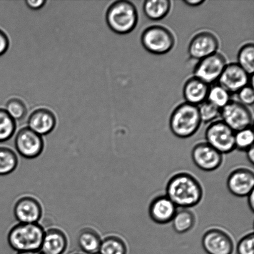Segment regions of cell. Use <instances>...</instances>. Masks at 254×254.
<instances>
[{"label":"cell","mask_w":254,"mask_h":254,"mask_svg":"<svg viewBox=\"0 0 254 254\" xmlns=\"http://www.w3.org/2000/svg\"><path fill=\"white\" fill-rule=\"evenodd\" d=\"M166 196L178 208H190L197 205L203 197V189L195 177L179 173L169 179Z\"/></svg>","instance_id":"1"},{"label":"cell","mask_w":254,"mask_h":254,"mask_svg":"<svg viewBox=\"0 0 254 254\" xmlns=\"http://www.w3.org/2000/svg\"><path fill=\"white\" fill-rule=\"evenodd\" d=\"M44 233V228L39 223H18L10 229L7 241L17 253L39 251Z\"/></svg>","instance_id":"2"},{"label":"cell","mask_w":254,"mask_h":254,"mask_svg":"<svg viewBox=\"0 0 254 254\" xmlns=\"http://www.w3.org/2000/svg\"><path fill=\"white\" fill-rule=\"evenodd\" d=\"M106 21L112 31L117 34L130 33L138 21L135 5L126 0L113 2L107 11Z\"/></svg>","instance_id":"3"},{"label":"cell","mask_w":254,"mask_h":254,"mask_svg":"<svg viewBox=\"0 0 254 254\" xmlns=\"http://www.w3.org/2000/svg\"><path fill=\"white\" fill-rule=\"evenodd\" d=\"M201 122L198 106L184 103L174 109L169 119V127L174 135L188 138L198 131Z\"/></svg>","instance_id":"4"},{"label":"cell","mask_w":254,"mask_h":254,"mask_svg":"<svg viewBox=\"0 0 254 254\" xmlns=\"http://www.w3.org/2000/svg\"><path fill=\"white\" fill-rule=\"evenodd\" d=\"M142 46L154 55H164L170 52L176 44L173 32L167 27L155 25L147 27L141 36Z\"/></svg>","instance_id":"5"},{"label":"cell","mask_w":254,"mask_h":254,"mask_svg":"<svg viewBox=\"0 0 254 254\" xmlns=\"http://www.w3.org/2000/svg\"><path fill=\"white\" fill-rule=\"evenodd\" d=\"M235 132L222 121L213 122L205 132L206 143L222 154L235 149Z\"/></svg>","instance_id":"6"},{"label":"cell","mask_w":254,"mask_h":254,"mask_svg":"<svg viewBox=\"0 0 254 254\" xmlns=\"http://www.w3.org/2000/svg\"><path fill=\"white\" fill-rule=\"evenodd\" d=\"M220 116L224 123L235 132L251 128L253 123L252 112L239 101H230L221 109Z\"/></svg>","instance_id":"7"},{"label":"cell","mask_w":254,"mask_h":254,"mask_svg":"<svg viewBox=\"0 0 254 254\" xmlns=\"http://www.w3.org/2000/svg\"><path fill=\"white\" fill-rule=\"evenodd\" d=\"M226 64L225 57L216 52L198 61L194 68V76L209 85L220 78Z\"/></svg>","instance_id":"8"},{"label":"cell","mask_w":254,"mask_h":254,"mask_svg":"<svg viewBox=\"0 0 254 254\" xmlns=\"http://www.w3.org/2000/svg\"><path fill=\"white\" fill-rule=\"evenodd\" d=\"M17 153L23 158L35 159L42 153L44 149V141L42 136L35 133L28 127L17 132L14 141Z\"/></svg>","instance_id":"9"},{"label":"cell","mask_w":254,"mask_h":254,"mask_svg":"<svg viewBox=\"0 0 254 254\" xmlns=\"http://www.w3.org/2000/svg\"><path fill=\"white\" fill-rule=\"evenodd\" d=\"M13 212L19 223H39L43 215L41 201L34 196L24 195L17 199Z\"/></svg>","instance_id":"10"},{"label":"cell","mask_w":254,"mask_h":254,"mask_svg":"<svg viewBox=\"0 0 254 254\" xmlns=\"http://www.w3.org/2000/svg\"><path fill=\"white\" fill-rule=\"evenodd\" d=\"M204 251L208 254H232V238L220 228H211L204 234L201 240Z\"/></svg>","instance_id":"11"},{"label":"cell","mask_w":254,"mask_h":254,"mask_svg":"<svg viewBox=\"0 0 254 254\" xmlns=\"http://www.w3.org/2000/svg\"><path fill=\"white\" fill-rule=\"evenodd\" d=\"M220 42L212 32L201 31L193 37L189 45V56L194 60H200L218 52Z\"/></svg>","instance_id":"12"},{"label":"cell","mask_w":254,"mask_h":254,"mask_svg":"<svg viewBox=\"0 0 254 254\" xmlns=\"http://www.w3.org/2000/svg\"><path fill=\"white\" fill-rule=\"evenodd\" d=\"M191 159L198 169L210 172L220 168L223 162V154L206 142H202L193 147Z\"/></svg>","instance_id":"13"},{"label":"cell","mask_w":254,"mask_h":254,"mask_svg":"<svg viewBox=\"0 0 254 254\" xmlns=\"http://www.w3.org/2000/svg\"><path fill=\"white\" fill-rule=\"evenodd\" d=\"M254 174L248 168H240L231 172L227 180V188L233 195L244 197L254 190Z\"/></svg>","instance_id":"14"},{"label":"cell","mask_w":254,"mask_h":254,"mask_svg":"<svg viewBox=\"0 0 254 254\" xmlns=\"http://www.w3.org/2000/svg\"><path fill=\"white\" fill-rule=\"evenodd\" d=\"M218 80L220 85L229 93H238L244 87L248 85L250 75L238 64L233 63L226 64Z\"/></svg>","instance_id":"15"},{"label":"cell","mask_w":254,"mask_h":254,"mask_svg":"<svg viewBox=\"0 0 254 254\" xmlns=\"http://www.w3.org/2000/svg\"><path fill=\"white\" fill-rule=\"evenodd\" d=\"M178 208L166 195L158 196L149 205V217L154 223L165 225L171 222Z\"/></svg>","instance_id":"16"},{"label":"cell","mask_w":254,"mask_h":254,"mask_svg":"<svg viewBox=\"0 0 254 254\" xmlns=\"http://www.w3.org/2000/svg\"><path fill=\"white\" fill-rule=\"evenodd\" d=\"M68 240L61 229L51 228L45 230L40 253L42 254H64L68 248Z\"/></svg>","instance_id":"17"},{"label":"cell","mask_w":254,"mask_h":254,"mask_svg":"<svg viewBox=\"0 0 254 254\" xmlns=\"http://www.w3.org/2000/svg\"><path fill=\"white\" fill-rule=\"evenodd\" d=\"M56 126V116L47 109L34 111L28 120V128L42 136L51 133Z\"/></svg>","instance_id":"18"},{"label":"cell","mask_w":254,"mask_h":254,"mask_svg":"<svg viewBox=\"0 0 254 254\" xmlns=\"http://www.w3.org/2000/svg\"><path fill=\"white\" fill-rule=\"evenodd\" d=\"M208 84L193 76L187 80L183 88L186 103L198 106L207 99Z\"/></svg>","instance_id":"19"},{"label":"cell","mask_w":254,"mask_h":254,"mask_svg":"<svg viewBox=\"0 0 254 254\" xmlns=\"http://www.w3.org/2000/svg\"><path fill=\"white\" fill-rule=\"evenodd\" d=\"M77 241L79 248L84 253L94 254L99 253L102 238L96 230L87 227L79 231Z\"/></svg>","instance_id":"20"},{"label":"cell","mask_w":254,"mask_h":254,"mask_svg":"<svg viewBox=\"0 0 254 254\" xmlns=\"http://www.w3.org/2000/svg\"><path fill=\"white\" fill-rule=\"evenodd\" d=\"M171 6L169 0H147L144 2L143 10L149 19L160 21L169 13Z\"/></svg>","instance_id":"21"},{"label":"cell","mask_w":254,"mask_h":254,"mask_svg":"<svg viewBox=\"0 0 254 254\" xmlns=\"http://www.w3.org/2000/svg\"><path fill=\"white\" fill-rule=\"evenodd\" d=\"M171 222L174 230L177 233L185 234L195 226V216L189 209H178Z\"/></svg>","instance_id":"22"},{"label":"cell","mask_w":254,"mask_h":254,"mask_svg":"<svg viewBox=\"0 0 254 254\" xmlns=\"http://www.w3.org/2000/svg\"><path fill=\"white\" fill-rule=\"evenodd\" d=\"M100 254H127V246L123 239L116 235H108L102 239Z\"/></svg>","instance_id":"23"},{"label":"cell","mask_w":254,"mask_h":254,"mask_svg":"<svg viewBox=\"0 0 254 254\" xmlns=\"http://www.w3.org/2000/svg\"><path fill=\"white\" fill-rule=\"evenodd\" d=\"M18 164L16 152L7 147H0V176L9 175L13 173Z\"/></svg>","instance_id":"24"},{"label":"cell","mask_w":254,"mask_h":254,"mask_svg":"<svg viewBox=\"0 0 254 254\" xmlns=\"http://www.w3.org/2000/svg\"><path fill=\"white\" fill-rule=\"evenodd\" d=\"M238 64L249 75H253L254 71V46L248 43L241 47L238 54Z\"/></svg>","instance_id":"25"},{"label":"cell","mask_w":254,"mask_h":254,"mask_svg":"<svg viewBox=\"0 0 254 254\" xmlns=\"http://www.w3.org/2000/svg\"><path fill=\"white\" fill-rule=\"evenodd\" d=\"M207 99L210 103L221 109L231 101L230 93L218 84L209 89Z\"/></svg>","instance_id":"26"},{"label":"cell","mask_w":254,"mask_h":254,"mask_svg":"<svg viewBox=\"0 0 254 254\" xmlns=\"http://www.w3.org/2000/svg\"><path fill=\"white\" fill-rule=\"evenodd\" d=\"M16 123L5 111L0 109V143L8 140L16 130Z\"/></svg>","instance_id":"27"},{"label":"cell","mask_w":254,"mask_h":254,"mask_svg":"<svg viewBox=\"0 0 254 254\" xmlns=\"http://www.w3.org/2000/svg\"><path fill=\"white\" fill-rule=\"evenodd\" d=\"M201 123H212L220 116L221 109L208 101L198 106Z\"/></svg>","instance_id":"28"},{"label":"cell","mask_w":254,"mask_h":254,"mask_svg":"<svg viewBox=\"0 0 254 254\" xmlns=\"http://www.w3.org/2000/svg\"><path fill=\"white\" fill-rule=\"evenodd\" d=\"M254 134L252 128H249L235 132V149L242 151H248L254 146Z\"/></svg>","instance_id":"29"},{"label":"cell","mask_w":254,"mask_h":254,"mask_svg":"<svg viewBox=\"0 0 254 254\" xmlns=\"http://www.w3.org/2000/svg\"><path fill=\"white\" fill-rule=\"evenodd\" d=\"M5 111L14 121L22 120L27 113L26 106L18 99H11L7 101Z\"/></svg>","instance_id":"30"},{"label":"cell","mask_w":254,"mask_h":254,"mask_svg":"<svg viewBox=\"0 0 254 254\" xmlns=\"http://www.w3.org/2000/svg\"><path fill=\"white\" fill-rule=\"evenodd\" d=\"M254 235L248 234L239 241L237 246L238 254H254Z\"/></svg>","instance_id":"31"},{"label":"cell","mask_w":254,"mask_h":254,"mask_svg":"<svg viewBox=\"0 0 254 254\" xmlns=\"http://www.w3.org/2000/svg\"><path fill=\"white\" fill-rule=\"evenodd\" d=\"M240 103L246 106H253L254 103V87L247 85L238 92Z\"/></svg>","instance_id":"32"},{"label":"cell","mask_w":254,"mask_h":254,"mask_svg":"<svg viewBox=\"0 0 254 254\" xmlns=\"http://www.w3.org/2000/svg\"><path fill=\"white\" fill-rule=\"evenodd\" d=\"M9 47V39L6 34L0 29V56L7 51Z\"/></svg>","instance_id":"33"},{"label":"cell","mask_w":254,"mask_h":254,"mask_svg":"<svg viewBox=\"0 0 254 254\" xmlns=\"http://www.w3.org/2000/svg\"><path fill=\"white\" fill-rule=\"evenodd\" d=\"M26 3L29 8L37 10L42 8L44 6V4L46 3V1H44V0H37V1L27 0Z\"/></svg>","instance_id":"34"},{"label":"cell","mask_w":254,"mask_h":254,"mask_svg":"<svg viewBox=\"0 0 254 254\" xmlns=\"http://www.w3.org/2000/svg\"><path fill=\"white\" fill-rule=\"evenodd\" d=\"M188 6L191 7H197L205 3L204 0H184L183 1Z\"/></svg>","instance_id":"35"},{"label":"cell","mask_w":254,"mask_h":254,"mask_svg":"<svg viewBox=\"0 0 254 254\" xmlns=\"http://www.w3.org/2000/svg\"><path fill=\"white\" fill-rule=\"evenodd\" d=\"M248 202L249 205V207H250V210L252 211V212H254V190L252 192L250 193V195L248 196Z\"/></svg>","instance_id":"36"},{"label":"cell","mask_w":254,"mask_h":254,"mask_svg":"<svg viewBox=\"0 0 254 254\" xmlns=\"http://www.w3.org/2000/svg\"><path fill=\"white\" fill-rule=\"evenodd\" d=\"M247 152V158L248 161H250V163L251 164H254V146L251 147L250 149H248Z\"/></svg>","instance_id":"37"},{"label":"cell","mask_w":254,"mask_h":254,"mask_svg":"<svg viewBox=\"0 0 254 254\" xmlns=\"http://www.w3.org/2000/svg\"><path fill=\"white\" fill-rule=\"evenodd\" d=\"M16 254H42L40 251H28V252L17 253Z\"/></svg>","instance_id":"38"},{"label":"cell","mask_w":254,"mask_h":254,"mask_svg":"<svg viewBox=\"0 0 254 254\" xmlns=\"http://www.w3.org/2000/svg\"><path fill=\"white\" fill-rule=\"evenodd\" d=\"M78 254V253H75V254Z\"/></svg>","instance_id":"39"},{"label":"cell","mask_w":254,"mask_h":254,"mask_svg":"<svg viewBox=\"0 0 254 254\" xmlns=\"http://www.w3.org/2000/svg\"><path fill=\"white\" fill-rule=\"evenodd\" d=\"M99 254V253H96V254Z\"/></svg>","instance_id":"40"}]
</instances>
